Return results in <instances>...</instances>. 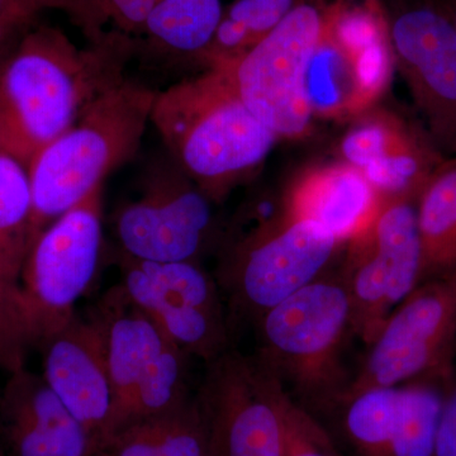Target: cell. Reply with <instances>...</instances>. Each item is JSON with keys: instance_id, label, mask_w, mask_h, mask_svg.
<instances>
[{"instance_id": "1", "label": "cell", "mask_w": 456, "mask_h": 456, "mask_svg": "<svg viewBox=\"0 0 456 456\" xmlns=\"http://www.w3.org/2000/svg\"><path fill=\"white\" fill-rule=\"evenodd\" d=\"M132 49L110 42L82 50L61 29L33 23L0 65V151L28 169L92 99L125 77Z\"/></svg>"}, {"instance_id": "2", "label": "cell", "mask_w": 456, "mask_h": 456, "mask_svg": "<svg viewBox=\"0 0 456 456\" xmlns=\"http://www.w3.org/2000/svg\"><path fill=\"white\" fill-rule=\"evenodd\" d=\"M151 122L180 169L211 200L259 165L279 139L220 66L158 93Z\"/></svg>"}, {"instance_id": "3", "label": "cell", "mask_w": 456, "mask_h": 456, "mask_svg": "<svg viewBox=\"0 0 456 456\" xmlns=\"http://www.w3.org/2000/svg\"><path fill=\"white\" fill-rule=\"evenodd\" d=\"M156 95L123 77L92 99L74 125L33 158L29 248L45 228L136 155Z\"/></svg>"}, {"instance_id": "4", "label": "cell", "mask_w": 456, "mask_h": 456, "mask_svg": "<svg viewBox=\"0 0 456 456\" xmlns=\"http://www.w3.org/2000/svg\"><path fill=\"white\" fill-rule=\"evenodd\" d=\"M256 325V359L312 415L325 416L349 388L341 354L351 307L340 274L326 273L261 314Z\"/></svg>"}, {"instance_id": "5", "label": "cell", "mask_w": 456, "mask_h": 456, "mask_svg": "<svg viewBox=\"0 0 456 456\" xmlns=\"http://www.w3.org/2000/svg\"><path fill=\"white\" fill-rule=\"evenodd\" d=\"M103 185L42 231L29 248L17 305L27 350L38 349L77 316L103 248Z\"/></svg>"}, {"instance_id": "6", "label": "cell", "mask_w": 456, "mask_h": 456, "mask_svg": "<svg viewBox=\"0 0 456 456\" xmlns=\"http://www.w3.org/2000/svg\"><path fill=\"white\" fill-rule=\"evenodd\" d=\"M331 0H302L266 37L226 69L237 94L281 137L301 136L314 112L308 71Z\"/></svg>"}, {"instance_id": "7", "label": "cell", "mask_w": 456, "mask_h": 456, "mask_svg": "<svg viewBox=\"0 0 456 456\" xmlns=\"http://www.w3.org/2000/svg\"><path fill=\"white\" fill-rule=\"evenodd\" d=\"M395 64L388 26L373 0H331L308 71L314 114L344 117L382 94Z\"/></svg>"}, {"instance_id": "8", "label": "cell", "mask_w": 456, "mask_h": 456, "mask_svg": "<svg viewBox=\"0 0 456 456\" xmlns=\"http://www.w3.org/2000/svg\"><path fill=\"white\" fill-rule=\"evenodd\" d=\"M416 200L393 198L360 235L347 241L338 273L349 294L351 334L370 344L395 307L421 283Z\"/></svg>"}, {"instance_id": "9", "label": "cell", "mask_w": 456, "mask_h": 456, "mask_svg": "<svg viewBox=\"0 0 456 456\" xmlns=\"http://www.w3.org/2000/svg\"><path fill=\"white\" fill-rule=\"evenodd\" d=\"M341 242L317 222L268 224L237 246L221 270L231 308L256 322L261 314L327 273Z\"/></svg>"}, {"instance_id": "10", "label": "cell", "mask_w": 456, "mask_h": 456, "mask_svg": "<svg viewBox=\"0 0 456 456\" xmlns=\"http://www.w3.org/2000/svg\"><path fill=\"white\" fill-rule=\"evenodd\" d=\"M368 346L367 360L346 391L454 373L456 269L417 285Z\"/></svg>"}, {"instance_id": "11", "label": "cell", "mask_w": 456, "mask_h": 456, "mask_svg": "<svg viewBox=\"0 0 456 456\" xmlns=\"http://www.w3.org/2000/svg\"><path fill=\"white\" fill-rule=\"evenodd\" d=\"M122 287L189 356L206 364L230 350V318L220 285L200 263H155L122 254Z\"/></svg>"}, {"instance_id": "12", "label": "cell", "mask_w": 456, "mask_h": 456, "mask_svg": "<svg viewBox=\"0 0 456 456\" xmlns=\"http://www.w3.org/2000/svg\"><path fill=\"white\" fill-rule=\"evenodd\" d=\"M279 380L256 359L227 350L207 364L198 408L208 456H283Z\"/></svg>"}, {"instance_id": "13", "label": "cell", "mask_w": 456, "mask_h": 456, "mask_svg": "<svg viewBox=\"0 0 456 456\" xmlns=\"http://www.w3.org/2000/svg\"><path fill=\"white\" fill-rule=\"evenodd\" d=\"M114 228L121 253L134 259L200 263L215 230L212 200L180 167L158 173L117 212Z\"/></svg>"}, {"instance_id": "14", "label": "cell", "mask_w": 456, "mask_h": 456, "mask_svg": "<svg viewBox=\"0 0 456 456\" xmlns=\"http://www.w3.org/2000/svg\"><path fill=\"white\" fill-rule=\"evenodd\" d=\"M393 57L440 152H456V27L441 2H419L388 25Z\"/></svg>"}, {"instance_id": "15", "label": "cell", "mask_w": 456, "mask_h": 456, "mask_svg": "<svg viewBox=\"0 0 456 456\" xmlns=\"http://www.w3.org/2000/svg\"><path fill=\"white\" fill-rule=\"evenodd\" d=\"M40 351L42 377L103 449L112 435L114 391L97 327L77 314Z\"/></svg>"}, {"instance_id": "16", "label": "cell", "mask_w": 456, "mask_h": 456, "mask_svg": "<svg viewBox=\"0 0 456 456\" xmlns=\"http://www.w3.org/2000/svg\"><path fill=\"white\" fill-rule=\"evenodd\" d=\"M344 163L355 167L384 200H417L441 163V152L393 116L377 114L356 123L341 142Z\"/></svg>"}, {"instance_id": "17", "label": "cell", "mask_w": 456, "mask_h": 456, "mask_svg": "<svg viewBox=\"0 0 456 456\" xmlns=\"http://www.w3.org/2000/svg\"><path fill=\"white\" fill-rule=\"evenodd\" d=\"M89 320L101 335L112 380V437L118 430L141 382L170 340L154 320L132 301L121 284L104 293Z\"/></svg>"}, {"instance_id": "18", "label": "cell", "mask_w": 456, "mask_h": 456, "mask_svg": "<svg viewBox=\"0 0 456 456\" xmlns=\"http://www.w3.org/2000/svg\"><path fill=\"white\" fill-rule=\"evenodd\" d=\"M386 200L350 165L305 173L288 196L287 215L317 222L341 242L364 232Z\"/></svg>"}, {"instance_id": "19", "label": "cell", "mask_w": 456, "mask_h": 456, "mask_svg": "<svg viewBox=\"0 0 456 456\" xmlns=\"http://www.w3.org/2000/svg\"><path fill=\"white\" fill-rule=\"evenodd\" d=\"M322 417L336 421L354 455L393 456L401 426V387L349 389Z\"/></svg>"}, {"instance_id": "20", "label": "cell", "mask_w": 456, "mask_h": 456, "mask_svg": "<svg viewBox=\"0 0 456 456\" xmlns=\"http://www.w3.org/2000/svg\"><path fill=\"white\" fill-rule=\"evenodd\" d=\"M421 281L456 269V160L443 161L416 200Z\"/></svg>"}, {"instance_id": "21", "label": "cell", "mask_w": 456, "mask_h": 456, "mask_svg": "<svg viewBox=\"0 0 456 456\" xmlns=\"http://www.w3.org/2000/svg\"><path fill=\"white\" fill-rule=\"evenodd\" d=\"M224 8L222 0H158L136 41L143 38L152 49L200 59L211 46Z\"/></svg>"}, {"instance_id": "22", "label": "cell", "mask_w": 456, "mask_h": 456, "mask_svg": "<svg viewBox=\"0 0 456 456\" xmlns=\"http://www.w3.org/2000/svg\"><path fill=\"white\" fill-rule=\"evenodd\" d=\"M101 456H208L196 397L174 412L117 432L107 441Z\"/></svg>"}, {"instance_id": "23", "label": "cell", "mask_w": 456, "mask_h": 456, "mask_svg": "<svg viewBox=\"0 0 456 456\" xmlns=\"http://www.w3.org/2000/svg\"><path fill=\"white\" fill-rule=\"evenodd\" d=\"M31 212L28 169L0 151V275L17 288L29 251Z\"/></svg>"}, {"instance_id": "24", "label": "cell", "mask_w": 456, "mask_h": 456, "mask_svg": "<svg viewBox=\"0 0 456 456\" xmlns=\"http://www.w3.org/2000/svg\"><path fill=\"white\" fill-rule=\"evenodd\" d=\"M302 0H233L211 46L200 60L211 66H227L256 46Z\"/></svg>"}, {"instance_id": "25", "label": "cell", "mask_w": 456, "mask_h": 456, "mask_svg": "<svg viewBox=\"0 0 456 456\" xmlns=\"http://www.w3.org/2000/svg\"><path fill=\"white\" fill-rule=\"evenodd\" d=\"M42 11L61 12L89 45L126 42L134 46L147 14L158 0H38Z\"/></svg>"}, {"instance_id": "26", "label": "cell", "mask_w": 456, "mask_h": 456, "mask_svg": "<svg viewBox=\"0 0 456 456\" xmlns=\"http://www.w3.org/2000/svg\"><path fill=\"white\" fill-rule=\"evenodd\" d=\"M189 358L173 342L165 345L134 393L117 432L137 422L174 412L193 398L189 395Z\"/></svg>"}, {"instance_id": "27", "label": "cell", "mask_w": 456, "mask_h": 456, "mask_svg": "<svg viewBox=\"0 0 456 456\" xmlns=\"http://www.w3.org/2000/svg\"><path fill=\"white\" fill-rule=\"evenodd\" d=\"M278 406L283 428V456H341L325 425L279 382Z\"/></svg>"}, {"instance_id": "28", "label": "cell", "mask_w": 456, "mask_h": 456, "mask_svg": "<svg viewBox=\"0 0 456 456\" xmlns=\"http://www.w3.org/2000/svg\"><path fill=\"white\" fill-rule=\"evenodd\" d=\"M18 288L0 275V371L25 367L27 347L20 329Z\"/></svg>"}, {"instance_id": "29", "label": "cell", "mask_w": 456, "mask_h": 456, "mask_svg": "<svg viewBox=\"0 0 456 456\" xmlns=\"http://www.w3.org/2000/svg\"><path fill=\"white\" fill-rule=\"evenodd\" d=\"M41 11L38 0H0V44L25 32Z\"/></svg>"}, {"instance_id": "30", "label": "cell", "mask_w": 456, "mask_h": 456, "mask_svg": "<svg viewBox=\"0 0 456 456\" xmlns=\"http://www.w3.org/2000/svg\"><path fill=\"white\" fill-rule=\"evenodd\" d=\"M435 456H456V373L446 387L437 428Z\"/></svg>"}, {"instance_id": "31", "label": "cell", "mask_w": 456, "mask_h": 456, "mask_svg": "<svg viewBox=\"0 0 456 456\" xmlns=\"http://www.w3.org/2000/svg\"><path fill=\"white\" fill-rule=\"evenodd\" d=\"M456 27V0H440Z\"/></svg>"}, {"instance_id": "32", "label": "cell", "mask_w": 456, "mask_h": 456, "mask_svg": "<svg viewBox=\"0 0 456 456\" xmlns=\"http://www.w3.org/2000/svg\"><path fill=\"white\" fill-rule=\"evenodd\" d=\"M3 59H4V56L0 55V65H2Z\"/></svg>"}]
</instances>
